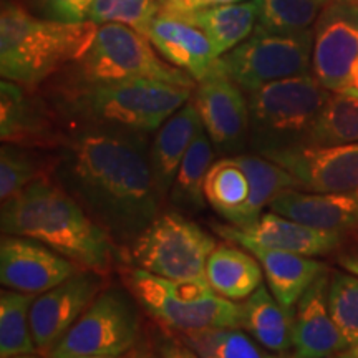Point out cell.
Masks as SVG:
<instances>
[{
    "instance_id": "obj_17",
    "label": "cell",
    "mask_w": 358,
    "mask_h": 358,
    "mask_svg": "<svg viewBox=\"0 0 358 358\" xmlns=\"http://www.w3.org/2000/svg\"><path fill=\"white\" fill-rule=\"evenodd\" d=\"M217 236L232 243L234 239H248L268 249L285 250L301 256H324L335 250L342 243V234L332 231H320L303 226L274 211L264 213L256 224L248 229L236 226H213Z\"/></svg>"
},
{
    "instance_id": "obj_20",
    "label": "cell",
    "mask_w": 358,
    "mask_h": 358,
    "mask_svg": "<svg viewBox=\"0 0 358 358\" xmlns=\"http://www.w3.org/2000/svg\"><path fill=\"white\" fill-rule=\"evenodd\" d=\"M268 209L320 231L342 232L358 226V192L289 189L277 196Z\"/></svg>"
},
{
    "instance_id": "obj_1",
    "label": "cell",
    "mask_w": 358,
    "mask_h": 358,
    "mask_svg": "<svg viewBox=\"0 0 358 358\" xmlns=\"http://www.w3.org/2000/svg\"><path fill=\"white\" fill-rule=\"evenodd\" d=\"M52 176L120 245L161 213L145 134L83 123L66 129Z\"/></svg>"
},
{
    "instance_id": "obj_37",
    "label": "cell",
    "mask_w": 358,
    "mask_h": 358,
    "mask_svg": "<svg viewBox=\"0 0 358 358\" xmlns=\"http://www.w3.org/2000/svg\"><path fill=\"white\" fill-rule=\"evenodd\" d=\"M237 2H244V0H178V2L169 3V6H161L158 15L176 17L187 12H196V10H203V8L226 6V3H237Z\"/></svg>"
},
{
    "instance_id": "obj_29",
    "label": "cell",
    "mask_w": 358,
    "mask_h": 358,
    "mask_svg": "<svg viewBox=\"0 0 358 358\" xmlns=\"http://www.w3.org/2000/svg\"><path fill=\"white\" fill-rule=\"evenodd\" d=\"M35 297L10 289L0 294V358L38 352L30 327V308Z\"/></svg>"
},
{
    "instance_id": "obj_13",
    "label": "cell",
    "mask_w": 358,
    "mask_h": 358,
    "mask_svg": "<svg viewBox=\"0 0 358 358\" xmlns=\"http://www.w3.org/2000/svg\"><path fill=\"white\" fill-rule=\"evenodd\" d=\"M103 275L96 271L82 268L57 287L35 297L30 308V327L40 353L50 355L57 343L95 301L105 287Z\"/></svg>"
},
{
    "instance_id": "obj_30",
    "label": "cell",
    "mask_w": 358,
    "mask_h": 358,
    "mask_svg": "<svg viewBox=\"0 0 358 358\" xmlns=\"http://www.w3.org/2000/svg\"><path fill=\"white\" fill-rule=\"evenodd\" d=\"M358 143V98L332 93L308 134L307 145L338 146Z\"/></svg>"
},
{
    "instance_id": "obj_28",
    "label": "cell",
    "mask_w": 358,
    "mask_h": 358,
    "mask_svg": "<svg viewBox=\"0 0 358 358\" xmlns=\"http://www.w3.org/2000/svg\"><path fill=\"white\" fill-rule=\"evenodd\" d=\"M204 196L219 216L236 226L250 196L249 178L234 156H224L213 163L206 176Z\"/></svg>"
},
{
    "instance_id": "obj_46",
    "label": "cell",
    "mask_w": 358,
    "mask_h": 358,
    "mask_svg": "<svg viewBox=\"0 0 358 358\" xmlns=\"http://www.w3.org/2000/svg\"><path fill=\"white\" fill-rule=\"evenodd\" d=\"M13 358H38V357L32 355V353H27V355H19V357H13Z\"/></svg>"
},
{
    "instance_id": "obj_9",
    "label": "cell",
    "mask_w": 358,
    "mask_h": 358,
    "mask_svg": "<svg viewBox=\"0 0 358 358\" xmlns=\"http://www.w3.org/2000/svg\"><path fill=\"white\" fill-rule=\"evenodd\" d=\"M313 30L272 32L256 25L254 32L219 58L224 73L244 92L277 80L307 75L312 69Z\"/></svg>"
},
{
    "instance_id": "obj_7",
    "label": "cell",
    "mask_w": 358,
    "mask_h": 358,
    "mask_svg": "<svg viewBox=\"0 0 358 358\" xmlns=\"http://www.w3.org/2000/svg\"><path fill=\"white\" fill-rule=\"evenodd\" d=\"M77 87H95L127 80H159L179 87H196V80L158 55L146 35L120 24L98 25L92 45L75 62Z\"/></svg>"
},
{
    "instance_id": "obj_39",
    "label": "cell",
    "mask_w": 358,
    "mask_h": 358,
    "mask_svg": "<svg viewBox=\"0 0 358 358\" xmlns=\"http://www.w3.org/2000/svg\"><path fill=\"white\" fill-rule=\"evenodd\" d=\"M357 243H358V239H357ZM338 264L345 268L347 272L358 275V249L352 250V252L343 254V256H340Z\"/></svg>"
},
{
    "instance_id": "obj_35",
    "label": "cell",
    "mask_w": 358,
    "mask_h": 358,
    "mask_svg": "<svg viewBox=\"0 0 358 358\" xmlns=\"http://www.w3.org/2000/svg\"><path fill=\"white\" fill-rule=\"evenodd\" d=\"M329 308L348 345L358 343V275L335 272L329 284Z\"/></svg>"
},
{
    "instance_id": "obj_45",
    "label": "cell",
    "mask_w": 358,
    "mask_h": 358,
    "mask_svg": "<svg viewBox=\"0 0 358 358\" xmlns=\"http://www.w3.org/2000/svg\"><path fill=\"white\" fill-rule=\"evenodd\" d=\"M131 358H151V357L145 355V353H134V355H133Z\"/></svg>"
},
{
    "instance_id": "obj_31",
    "label": "cell",
    "mask_w": 358,
    "mask_h": 358,
    "mask_svg": "<svg viewBox=\"0 0 358 358\" xmlns=\"http://www.w3.org/2000/svg\"><path fill=\"white\" fill-rule=\"evenodd\" d=\"M53 159H42L34 150L3 143L0 150V201L7 203L35 179L52 174Z\"/></svg>"
},
{
    "instance_id": "obj_8",
    "label": "cell",
    "mask_w": 358,
    "mask_h": 358,
    "mask_svg": "<svg viewBox=\"0 0 358 358\" xmlns=\"http://www.w3.org/2000/svg\"><path fill=\"white\" fill-rule=\"evenodd\" d=\"M217 241L176 211H161L128 245L131 267L173 280H208L206 264Z\"/></svg>"
},
{
    "instance_id": "obj_32",
    "label": "cell",
    "mask_w": 358,
    "mask_h": 358,
    "mask_svg": "<svg viewBox=\"0 0 358 358\" xmlns=\"http://www.w3.org/2000/svg\"><path fill=\"white\" fill-rule=\"evenodd\" d=\"M181 340L199 358H267L268 355L249 334L234 327L181 334Z\"/></svg>"
},
{
    "instance_id": "obj_26",
    "label": "cell",
    "mask_w": 358,
    "mask_h": 358,
    "mask_svg": "<svg viewBox=\"0 0 358 358\" xmlns=\"http://www.w3.org/2000/svg\"><path fill=\"white\" fill-rule=\"evenodd\" d=\"M234 159L243 166L250 185V196L241 214L236 227L248 229L264 214V209L271 206L277 196L289 189H302L301 182L284 169L280 164L257 153L234 155ZM232 226V224H231Z\"/></svg>"
},
{
    "instance_id": "obj_14",
    "label": "cell",
    "mask_w": 358,
    "mask_h": 358,
    "mask_svg": "<svg viewBox=\"0 0 358 358\" xmlns=\"http://www.w3.org/2000/svg\"><path fill=\"white\" fill-rule=\"evenodd\" d=\"M82 271L78 264L38 241L3 234L0 243V280L17 292L40 295Z\"/></svg>"
},
{
    "instance_id": "obj_47",
    "label": "cell",
    "mask_w": 358,
    "mask_h": 358,
    "mask_svg": "<svg viewBox=\"0 0 358 358\" xmlns=\"http://www.w3.org/2000/svg\"><path fill=\"white\" fill-rule=\"evenodd\" d=\"M327 2H337V0H327Z\"/></svg>"
},
{
    "instance_id": "obj_22",
    "label": "cell",
    "mask_w": 358,
    "mask_h": 358,
    "mask_svg": "<svg viewBox=\"0 0 358 358\" xmlns=\"http://www.w3.org/2000/svg\"><path fill=\"white\" fill-rule=\"evenodd\" d=\"M203 128L199 111L189 100L156 129V136L150 146V161L156 187L163 199L171 191L181 161Z\"/></svg>"
},
{
    "instance_id": "obj_33",
    "label": "cell",
    "mask_w": 358,
    "mask_h": 358,
    "mask_svg": "<svg viewBox=\"0 0 358 358\" xmlns=\"http://www.w3.org/2000/svg\"><path fill=\"white\" fill-rule=\"evenodd\" d=\"M259 25L272 32H302L319 19L327 0H254Z\"/></svg>"
},
{
    "instance_id": "obj_43",
    "label": "cell",
    "mask_w": 358,
    "mask_h": 358,
    "mask_svg": "<svg viewBox=\"0 0 358 358\" xmlns=\"http://www.w3.org/2000/svg\"><path fill=\"white\" fill-rule=\"evenodd\" d=\"M267 358H302L299 353H272V355H267Z\"/></svg>"
},
{
    "instance_id": "obj_38",
    "label": "cell",
    "mask_w": 358,
    "mask_h": 358,
    "mask_svg": "<svg viewBox=\"0 0 358 358\" xmlns=\"http://www.w3.org/2000/svg\"><path fill=\"white\" fill-rule=\"evenodd\" d=\"M156 358H199L198 353L192 350L191 347H187L185 342H164L159 347L158 357Z\"/></svg>"
},
{
    "instance_id": "obj_34",
    "label": "cell",
    "mask_w": 358,
    "mask_h": 358,
    "mask_svg": "<svg viewBox=\"0 0 358 358\" xmlns=\"http://www.w3.org/2000/svg\"><path fill=\"white\" fill-rule=\"evenodd\" d=\"M159 8V0H93L88 10V20L96 25H127L148 35Z\"/></svg>"
},
{
    "instance_id": "obj_10",
    "label": "cell",
    "mask_w": 358,
    "mask_h": 358,
    "mask_svg": "<svg viewBox=\"0 0 358 358\" xmlns=\"http://www.w3.org/2000/svg\"><path fill=\"white\" fill-rule=\"evenodd\" d=\"M138 306L129 290L103 289L48 357L124 355L140 337Z\"/></svg>"
},
{
    "instance_id": "obj_36",
    "label": "cell",
    "mask_w": 358,
    "mask_h": 358,
    "mask_svg": "<svg viewBox=\"0 0 358 358\" xmlns=\"http://www.w3.org/2000/svg\"><path fill=\"white\" fill-rule=\"evenodd\" d=\"M93 0H43L52 19L64 22L88 20V10Z\"/></svg>"
},
{
    "instance_id": "obj_15",
    "label": "cell",
    "mask_w": 358,
    "mask_h": 358,
    "mask_svg": "<svg viewBox=\"0 0 358 358\" xmlns=\"http://www.w3.org/2000/svg\"><path fill=\"white\" fill-rule=\"evenodd\" d=\"M287 169L302 189L358 192V143L338 146L303 145L262 155Z\"/></svg>"
},
{
    "instance_id": "obj_25",
    "label": "cell",
    "mask_w": 358,
    "mask_h": 358,
    "mask_svg": "<svg viewBox=\"0 0 358 358\" xmlns=\"http://www.w3.org/2000/svg\"><path fill=\"white\" fill-rule=\"evenodd\" d=\"M174 19L198 27L201 32H204L206 37L211 40L214 52L221 58L254 32L257 8L252 0V2L226 3V6L187 12L176 15Z\"/></svg>"
},
{
    "instance_id": "obj_12",
    "label": "cell",
    "mask_w": 358,
    "mask_h": 358,
    "mask_svg": "<svg viewBox=\"0 0 358 358\" xmlns=\"http://www.w3.org/2000/svg\"><path fill=\"white\" fill-rule=\"evenodd\" d=\"M192 103L213 145L221 155H241L249 143V103L244 90L219 70L198 82Z\"/></svg>"
},
{
    "instance_id": "obj_16",
    "label": "cell",
    "mask_w": 358,
    "mask_h": 358,
    "mask_svg": "<svg viewBox=\"0 0 358 358\" xmlns=\"http://www.w3.org/2000/svg\"><path fill=\"white\" fill-rule=\"evenodd\" d=\"M0 136L2 143L53 150L62 145L66 129L52 110L34 96L32 90L2 80L0 83Z\"/></svg>"
},
{
    "instance_id": "obj_24",
    "label": "cell",
    "mask_w": 358,
    "mask_h": 358,
    "mask_svg": "<svg viewBox=\"0 0 358 358\" xmlns=\"http://www.w3.org/2000/svg\"><path fill=\"white\" fill-rule=\"evenodd\" d=\"M262 267L248 249L221 244L206 264V279L219 297L232 302L245 301L262 284Z\"/></svg>"
},
{
    "instance_id": "obj_6",
    "label": "cell",
    "mask_w": 358,
    "mask_h": 358,
    "mask_svg": "<svg viewBox=\"0 0 358 358\" xmlns=\"http://www.w3.org/2000/svg\"><path fill=\"white\" fill-rule=\"evenodd\" d=\"M122 279L153 319L179 334L243 329V303L219 297L208 280H173L136 267H123Z\"/></svg>"
},
{
    "instance_id": "obj_11",
    "label": "cell",
    "mask_w": 358,
    "mask_h": 358,
    "mask_svg": "<svg viewBox=\"0 0 358 358\" xmlns=\"http://www.w3.org/2000/svg\"><path fill=\"white\" fill-rule=\"evenodd\" d=\"M358 60V0L327 2L313 27L312 73L334 93L348 87Z\"/></svg>"
},
{
    "instance_id": "obj_18",
    "label": "cell",
    "mask_w": 358,
    "mask_h": 358,
    "mask_svg": "<svg viewBox=\"0 0 358 358\" xmlns=\"http://www.w3.org/2000/svg\"><path fill=\"white\" fill-rule=\"evenodd\" d=\"M329 284L325 272L297 302L294 348L302 358H332L350 347L330 313Z\"/></svg>"
},
{
    "instance_id": "obj_2",
    "label": "cell",
    "mask_w": 358,
    "mask_h": 358,
    "mask_svg": "<svg viewBox=\"0 0 358 358\" xmlns=\"http://www.w3.org/2000/svg\"><path fill=\"white\" fill-rule=\"evenodd\" d=\"M0 216L3 234L38 241L88 271L106 274L123 256L113 237L52 174L3 203Z\"/></svg>"
},
{
    "instance_id": "obj_21",
    "label": "cell",
    "mask_w": 358,
    "mask_h": 358,
    "mask_svg": "<svg viewBox=\"0 0 358 358\" xmlns=\"http://www.w3.org/2000/svg\"><path fill=\"white\" fill-rule=\"evenodd\" d=\"M232 243L239 244L256 256L268 290L287 308L297 306L306 290L327 272L325 264L301 254L268 249L248 239H234Z\"/></svg>"
},
{
    "instance_id": "obj_19",
    "label": "cell",
    "mask_w": 358,
    "mask_h": 358,
    "mask_svg": "<svg viewBox=\"0 0 358 358\" xmlns=\"http://www.w3.org/2000/svg\"><path fill=\"white\" fill-rule=\"evenodd\" d=\"M146 37L164 60L186 71L196 82L219 70V57L214 52L211 40L198 27L185 20L158 15Z\"/></svg>"
},
{
    "instance_id": "obj_44",
    "label": "cell",
    "mask_w": 358,
    "mask_h": 358,
    "mask_svg": "<svg viewBox=\"0 0 358 358\" xmlns=\"http://www.w3.org/2000/svg\"><path fill=\"white\" fill-rule=\"evenodd\" d=\"M178 2V0H159V6H169V3Z\"/></svg>"
},
{
    "instance_id": "obj_42",
    "label": "cell",
    "mask_w": 358,
    "mask_h": 358,
    "mask_svg": "<svg viewBox=\"0 0 358 358\" xmlns=\"http://www.w3.org/2000/svg\"><path fill=\"white\" fill-rule=\"evenodd\" d=\"M57 358H127L123 355L120 357H108V355H65V357H57Z\"/></svg>"
},
{
    "instance_id": "obj_5",
    "label": "cell",
    "mask_w": 358,
    "mask_h": 358,
    "mask_svg": "<svg viewBox=\"0 0 358 358\" xmlns=\"http://www.w3.org/2000/svg\"><path fill=\"white\" fill-rule=\"evenodd\" d=\"M191 96L192 88L138 78L75 87L70 101L71 110L83 118V123L146 134L161 128Z\"/></svg>"
},
{
    "instance_id": "obj_40",
    "label": "cell",
    "mask_w": 358,
    "mask_h": 358,
    "mask_svg": "<svg viewBox=\"0 0 358 358\" xmlns=\"http://www.w3.org/2000/svg\"><path fill=\"white\" fill-rule=\"evenodd\" d=\"M340 93H345V95L358 98V60L352 65L350 77H348V87Z\"/></svg>"
},
{
    "instance_id": "obj_23",
    "label": "cell",
    "mask_w": 358,
    "mask_h": 358,
    "mask_svg": "<svg viewBox=\"0 0 358 358\" xmlns=\"http://www.w3.org/2000/svg\"><path fill=\"white\" fill-rule=\"evenodd\" d=\"M243 312V329L262 348L274 353H285L294 348V308L282 306L267 285L261 284L245 299Z\"/></svg>"
},
{
    "instance_id": "obj_3",
    "label": "cell",
    "mask_w": 358,
    "mask_h": 358,
    "mask_svg": "<svg viewBox=\"0 0 358 358\" xmlns=\"http://www.w3.org/2000/svg\"><path fill=\"white\" fill-rule=\"evenodd\" d=\"M93 22L38 19L15 0L0 10V73L2 80L34 90L65 65L75 64L93 42Z\"/></svg>"
},
{
    "instance_id": "obj_27",
    "label": "cell",
    "mask_w": 358,
    "mask_h": 358,
    "mask_svg": "<svg viewBox=\"0 0 358 358\" xmlns=\"http://www.w3.org/2000/svg\"><path fill=\"white\" fill-rule=\"evenodd\" d=\"M211 138L203 128L191 143L189 150L181 161L168 198L174 208L185 213L203 211L206 201V176L214 163V148Z\"/></svg>"
},
{
    "instance_id": "obj_4",
    "label": "cell",
    "mask_w": 358,
    "mask_h": 358,
    "mask_svg": "<svg viewBox=\"0 0 358 358\" xmlns=\"http://www.w3.org/2000/svg\"><path fill=\"white\" fill-rule=\"evenodd\" d=\"M332 93L310 73L249 92V145L254 153L307 145L312 127Z\"/></svg>"
},
{
    "instance_id": "obj_41",
    "label": "cell",
    "mask_w": 358,
    "mask_h": 358,
    "mask_svg": "<svg viewBox=\"0 0 358 358\" xmlns=\"http://www.w3.org/2000/svg\"><path fill=\"white\" fill-rule=\"evenodd\" d=\"M332 358H358V343L357 345H350L347 350L337 353V355Z\"/></svg>"
}]
</instances>
